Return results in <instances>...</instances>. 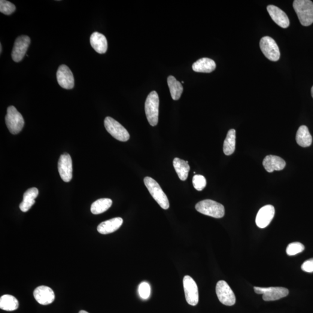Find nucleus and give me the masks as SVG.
Returning a JSON list of instances; mask_svg holds the SVG:
<instances>
[{
  "label": "nucleus",
  "mask_w": 313,
  "mask_h": 313,
  "mask_svg": "<svg viewBox=\"0 0 313 313\" xmlns=\"http://www.w3.org/2000/svg\"><path fill=\"white\" fill-rule=\"evenodd\" d=\"M293 7L302 25L311 26L313 23V2L311 0H295Z\"/></svg>",
  "instance_id": "obj_1"
},
{
  "label": "nucleus",
  "mask_w": 313,
  "mask_h": 313,
  "mask_svg": "<svg viewBox=\"0 0 313 313\" xmlns=\"http://www.w3.org/2000/svg\"><path fill=\"white\" fill-rule=\"evenodd\" d=\"M145 113L148 122L154 127L159 122V97L156 91H152L145 102Z\"/></svg>",
  "instance_id": "obj_2"
},
{
  "label": "nucleus",
  "mask_w": 313,
  "mask_h": 313,
  "mask_svg": "<svg viewBox=\"0 0 313 313\" xmlns=\"http://www.w3.org/2000/svg\"><path fill=\"white\" fill-rule=\"evenodd\" d=\"M196 209L201 214L215 218H223L225 213L223 205L211 200H203L197 203Z\"/></svg>",
  "instance_id": "obj_3"
},
{
  "label": "nucleus",
  "mask_w": 313,
  "mask_h": 313,
  "mask_svg": "<svg viewBox=\"0 0 313 313\" xmlns=\"http://www.w3.org/2000/svg\"><path fill=\"white\" fill-rule=\"evenodd\" d=\"M144 183L152 197L164 209H168L169 207V203L165 193L159 184L150 177H146Z\"/></svg>",
  "instance_id": "obj_4"
},
{
  "label": "nucleus",
  "mask_w": 313,
  "mask_h": 313,
  "mask_svg": "<svg viewBox=\"0 0 313 313\" xmlns=\"http://www.w3.org/2000/svg\"><path fill=\"white\" fill-rule=\"evenodd\" d=\"M5 123L8 130L14 135L19 133L25 125V121L22 114L13 106H11L7 109Z\"/></svg>",
  "instance_id": "obj_5"
},
{
  "label": "nucleus",
  "mask_w": 313,
  "mask_h": 313,
  "mask_svg": "<svg viewBox=\"0 0 313 313\" xmlns=\"http://www.w3.org/2000/svg\"><path fill=\"white\" fill-rule=\"evenodd\" d=\"M104 125L107 131L113 138L121 142L129 141L130 135L127 130L114 118L107 117L104 121Z\"/></svg>",
  "instance_id": "obj_6"
},
{
  "label": "nucleus",
  "mask_w": 313,
  "mask_h": 313,
  "mask_svg": "<svg viewBox=\"0 0 313 313\" xmlns=\"http://www.w3.org/2000/svg\"><path fill=\"white\" fill-rule=\"evenodd\" d=\"M260 48L264 55L271 61H278L280 57L278 45L276 44L275 39L269 36H265L261 38L260 41Z\"/></svg>",
  "instance_id": "obj_7"
},
{
  "label": "nucleus",
  "mask_w": 313,
  "mask_h": 313,
  "mask_svg": "<svg viewBox=\"0 0 313 313\" xmlns=\"http://www.w3.org/2000/svg\"><path fill=\"white\" fill-rule=\"evenodd\" d=\"M216 293L220 302L226 306H233L236 303V296L226 281L221 280L216 287Z\"/></svg>",
  "instance_id": "obj_8"
},
{
  "label": "nucleus",
  "mask_w": 313,
  "mask_h": 313,
  "mask_svg": "<svg viewBox=\"0 0 313 313\" xmlns=\"http://www.w3.org/2000/svg\"><path fill=\"white\" fill-rule=\"evenodd\" d=\"M183 282L187 303L191 306H196L199 301V290L196 282L189 276H184Z\"/></svg>",
  "instance_id": "obj_9"
},
{
  "label": "nucleus",
  "mask_w": 313,
  "mask_h": 313,
  "mask_svg": "<svg viewBox=\"0 0 313 313\" xmlns=\"http://www.w3.org/2000/svg\"><path fill=\"white\" fill-rule=\"evenodd\" d=\"M255 293L263 295L264 301H274L283 298L289 294L288 289L284 287H254Z\"/></svg>",
  "instance_id": "obj_10"
},
{
  "label": "nucleus",
  "mask_w": 313,
  "mask_h": 313,
  "mask_svg": "<svg viewBox=\"0 0 313 313\" xmlns=\"http://www.w3.org/2000/svg\"><path fill=\"white\" fill-rule=\"evenodd\" d=\"M30 42L31 40L27 36H21L16 39L11 54L12 58L14 62H19L23 59Z\"/></svg>",
  "instance_id": "obj_11"
},
{
  "label": "nucleus",
  "mask_w": 313,
  "mask_h": 313,
  "mask_svg": "<svg viewBox=\"0 0 313 313\" xmlns=\"http://www.w3.org/2000/svg\"><path fill=\"white\" fill-rule=\"evenodd\" d=\"M57 83L64 89L71 90L74 86V78L71 69L62 65L57 69L56 74Z\"/></svg>",
  "instance_id": "obj_12"
},
{
  "label": "nucleus",
  "mask_w": 313,
  "mask_h": 313,
  "mask_svg": "<svg viewBox=\"0 0 313 313\" xmlns=\"http://www.w3.org/2000/svg\"><path fill=\"white\" fill-rule=\"evenodd\" d=\"M57 167L62 180L65 182L71 181L73 178V166L72 158L68 153L60 156Z\"/></svg>",
  "instance_id": "obj_13"
},
{
  "label": "nucleus",
  "mask_w": 313,
  "mask_h": 313,
  "mask_svg": "<svg viewBox=\"0 0 313 313\" xmlns=\"http://www.w3.org/2000/svg\"><path fill=\"white\" fill-rule=\"evenodd\" d=\"M275 209L272 205H267L263 206L258 211L256 218L257 225L260 228L266 227L269 225L270 222L275 217Z\"/></svg>",
  "instance_id": "obj_14"
},
{
  "label": "nucleus",
  "mask_w": 313,
  "mask_h": 313,
  "mask_svg": "<svg viewBox=\"0 0 313 313\" xmlns=\"http://www.w3.org/2000/svg\"><path fill=\"white\" fill-rule=\"evenodd\" d=\"M267 10L273 21L282 28H287L290 26V20L286 14L276 6H267Z\"/></svg>",
  "instance_id": "obj_15"
},
{
  "label": "nucleus",
  "mask_w": 313,
  "mask_h": 313,
  "mask_svg": "<svg viewBox=\"0 0 313 313\" xmlns=\"http://www.w3.org/2000/svg\"><path fill=\"white\" fill-rule=\"evenodd\" d=\"M34 297L37 302L42 305H48L55 300V294L53 290L47 286H39L34 291Z\"/></svg>",
  "instance_id": "obj_16"
},
{
  "label": "nucleus",
  "mask_w": 313,
  "mask_h": 313,
  "mask_svg": "<svg viewBox=\"0 0 313 313\" xmlns=\"http://www.w3.org/2000/svg\"><path fill=\"white\" fill-rule=\"evenodd\" d=\"M263 166L267 172H273L274 171H281L286 166V163L281 157L269 155L264 158Z\"/></svg>",
  "instance_id": "obj_17"
},
{
  "label": "nucleus",
  "mask_w": 313,
  "mask_h": 313,
  "mask_svg": "<svg viewBox=\"0 0 313 313\" xmlns=\"http://www.w3.org/2000/svg\"><path fill=\"white\" fill-rule=\"evenodd\" d=\"M91 46L96 53L103 54L108 50V41L105 36L98 32H94L90 37Z\"/></svg>",
  "instance_id": "obj_18"
},
{
  "label": "nucleus",
  "mask_w": 313,
  "mask_h": 313,
  "mask_svg": "<svg viewBox=\"0 0 313 313\" xmlns=\"http://www.w3.org/2000/svg\"><path fill=\"white\" fill-rule=\"evenodd\" d=\"M123 219L121 218H115L111 220L103 221L99 224L97 230L98 232L102 235H108L115 232L122 225Z\"/></svg>",
  "instance_id": "obj_19"
},
{
  "label": "nucleus",
  "mask_w": 313,
  "mask_h": 313,
  "mask_svg": "<svg viewBox=\"0 0 313 313\" xmlns=\"http://www.w3.org/2000/svg\"><path fill=\"white\" fill-rule=\"evenodd\" d=\"M38 195V190L37 188H30L27 190L23 195V200L20 203L19 208L21 211L26 212L29 210L35 203V199Z\"/></svg>",
  "instance_id": "obj_20"
},
{
  "label": "nucleus",
  "mask_w": 313,
  "mask_h": 313,
  "mask_svg": "<svg viewBox=\"0 0 313 313\" xmlns=\"http://www.w3.org/2000/svg\"><path fill=\"white\" fill-rule=\"evenodd\" d=\"M192 69L196 72L209 74L215 71L216 63L214 60L203 57L193 63Z\"/></svg>",
  "instance_id": "obj_21"
},
{
  "label": "nucleus",
  "mask_w": 313,
  "mask_h": 313,
  "mask_svg": "<svg viewBox=\"0 0 313 313\" xmlns=\"http://www.w3.org/2000/svg\"><path fill=\"white\" fill-rule=\"evenodd\" d=\"M296 141L301 147H307L312 145V136L308 127L305 126L299 127L296 133Z\"/></svg>",
  "instance_id": "obj_22"
},
{
  "label": "nucleus",
  "mask_w": 313,
  "mask_h": 313,
  "mask_svg": "<svg viewBox=\"0 0 313 313\" xmlns=\"http://www.w3.org/2000/svg\"><path fill=\"white\" fill-rule=\"evenodd\" d=\"M167 83L173 100H177L180 99L184 91V87L181 82L176 80L174 76L170 75L167 78Z\"/></svg>",
  "instance_id": "obj_23"
},
{
  "label": "nucleus",
  "mask_w": 313,
  "mask_h": 313,
  "mask_svg": "<svg viewBox=\"0 0 313 313\" xmlns=\"http://www.w3.org/2000/svg\"><path fill=\"white\" fill-rule=\"evenodd\" d=\"M174 168L176 172L181 181H186L190 171V166H188V162L183 160L175 158L173 161Z\"/></svg>",
  "instance_id": "obj_24"
},
{
  "label": "nucleus",
  "mask_w": 313,
  "mask_h": 313,
  "mask_svg": "<svg viewBox=\"0 0 313 313\" xmlns=\"http://www.w3.org/2000/svg\"><path fill=\"white\" fill-rule=\"evenodd\" d=\"M19 307V302L14 296L5 295L0 298V308L5 311H14Z\"/></svg>",
  "instance_id": "obj_25"
},
{
  "label": "nucleus",
  "mask_w": 313,
  "mask_h": 313,
  "mask_svg": "<svg viewBox=\"0 0 313 313\" xmlns=\"http://www.w3.org/2000/svg\"><path fill=\"white\" fill-rule=\"evenodd\" d=\"M236 130L230 129L223 144V152L226 156L232 155L236 148Z\"/></svg>",
  "instance_id": "obj_26"
},
{
  "label": "nucleus",
  "mask_w": 313,
  "mask_h": 313,
  "mask_svg": "<svg viewBox=\"0 0 313 313\" xmlns=\"http://www.w3.org/2000/svg\"><path fill=\"white\" fill-rule=\"evenodd\" d=\"M112 203H113L112 200L109 199H101L96 200L91 205V212L95 215L102 214L111 207Z\"/></svg>",
  "instance_id": "obj_27"
},
{
  "label": "nucleus",
  "mask_w": 313,
  "mask_h": 313,
  "mask_svg": "<svg viewBox=\"0 0 313 313\" xmlns=\"http://www.w3.org/2000/svg\"><path fill=\"white\" fill-rule=\"evenodd\" d=\"M304 250H305V246L302 243L295 242L288 245L286 252L289 256H294L301 253Z\"/></svg>",
  "instance_id": "obj_28"
},
{
  "label": "nucleus",
  "mask_w": 313,
  "mask_h": 313,
  "mask_svg": "<svg viewBox=\"0 0 313 313\" xmlns=\"http://www.w3.org/2000/svg\"><path fill=\"white\" fill-rule=\"evenodd\" d=\"M16 10V7L13 3L5 0L0 1V12L7 15H10Z\"/></svg>",
  "instance_id": "obj_29"
},
{
  "label": "nucleus",
  "mask_w": 313,
  "mask_h": 313,
  "mask_svg": "<svg viewBox=\"0 0 313 313\" xmlns=\"http://www.w3.org/2000/svg\"><path fill=\"white\" fill-rule=\"evenodd\" d=\"M193 184L197 190L202 191L206 185V179L203 175H195L193 178Z\"/></svg>",
  "instance_id": "obj_30"
},
{
  "label": "nucleus",
  "mask_w": 313,
  "mask_h": 313,
  "mask_svg": "<svg viewBox=\"0 0 313 313\" xmlns=\"http://www.w3.org/2000/svg\"><path fill=\"white\" fill-rule=\"evenodd\" d=\"M138 292L140 296L143 299H147L150 296L151 288L147 282H142L139 285Z\"/></svg>",
  "instance_id": "obj_31"
},
{
  "label": "nucleus",
  "mask_w": 313,
  "mask_h": 313,
  "mask_svg": "<svg viewBox=\"0 0 313 313\" xmlns=\"http://www.w3.org/2000/svg\"><path fill=\"white\" fill-rule=\"evenodd\" d=\"M301 269L303 271L307 273L313 272V258L305 261L301 266Z\"/></svg>",
  "instance_id": "obj_32"
},
{
  "label": "nucleus",
  "mask_w": 313,
  "mask_h": 313,
  "mask_svg": "<svg viewBox=\"0 0 313 313\" xmlns=\"http://www.w3.org/2000/svg\"><path fill=\"white\" fill-rule=\"evenodd\" d=\"M79 313H88L87 312L84 311H81L80 312H79Z\"/></svg>",
  "instance_id": "obj_33"
},
{
  "label": "nucleus",
  "mask_w": 313,
  "mask_h": 313,
  "mask_svg": "<svg viewBox=\"0 0 313 313\" xmlns=\"http://www.w3.org/2000/svg\"><path fill=\"white\" fill-rule=\"evenodd\" d=\"M0 53H2V45H0Z\"/></svg>",
  "instance_id": "obj_34"
},
{
  "label": "nucleus",
  "mask_w": 313,
  "mask_h": 313,
  "mask_svg": "<svg viewBox=\"0 0 313 313\" xmlns=\"http://www.w3.org/2000/svg\"><path fill=\"white\" fill-rule=\"evenodd\" d=\"M311 93H312V96L313 98V86L312 88Z\"/></svg>",
  "instance_id": "obj_35"
}]
</instances>
